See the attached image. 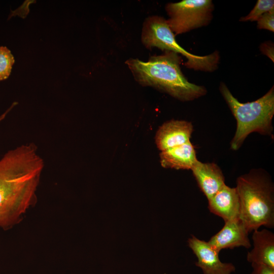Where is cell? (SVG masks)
<instances>
[{
  "mask_svg": "<svg viewBox=\"0 0 274 274\" xmlns=\"http://www.w3.org/2000/svg\"><path fill=\"white\" fill-rule=\"evenodd\" d=\"M44 167L35 145H22L0 159V227L11 228L36 202Z\"/></svg>",
  "mask_w": 274,
  "mask_h": 274,
  "instance_id": "6da1fadb",
  "label": "cell"
},
{
  "mask_svg": "<svg viewBox=\"0 0 274 274\" xmlns=\"http://www.w3.org/2000/svg\"><path fill=\"white\" fill-rule=\"evenodd\" d=\"M179 54L164 51L150 57L147 61L129 58L125 64L134 79L141 85L151 86L182 101H191L206 94L202 86L189 82L182 73Z\"/></svg>",
  "mask_w": 274,
  "mask_h": 274,
  "instance_id": "7a4b0ae2",
  "label": "cell"
},
{
  "mask_svg": "<svg viewBox=\"0 0 274 274\" xmlns=\"http://www.w3.org/2000/svg\"><path fill=\"white\" fill-rule=\"evenodd\" d=\"M236 188L239 197V219L251 232L262 226H274V187L268 174L252 169L239 177Z\"/></svg>",
  "mask_w": 274,
  "mask_h": 274,
  "instance_id": "3957f363",
  "label": "cell"
},
{
  "mask_svg": "<svg viewBox=\"0 0 274 274\" xmlns=\"http://www.w3.org/2000/svg\"><path fill=\"white\" fill-rule=\"evenodd\" d=\"M219 90L237 123L236 130L230 143L231 149L237 150L251 133L270 135L274 115V88L259 99L240 102L232 94L226 84L221 82Z\"/></svg>",
  "mask_w": 274,
  "mask_h": 274,
  "instance_id": "277c9868",
  "label": "cell"
},
{
  "mask_svg": "<svg viewBox=\"0 0 274 274\" xmlns=\"http://www.w3.org/2000/svg\"><path fill=\"white\" fill-rule=\"evenodd\" d=\"M141 40L148 49L156 47L163 51L181 54L187 60L184 63L187 68L206 72H212L218 68L220 58L218 51L204 56L189 53L177 42L175 36L170 29L166 19L162 17L152 16L145 19Z\"/></svg>",
  "mask_w": 274,
  "mask_h": 274,
  "instance_id": "5b68a950",
  "label": "cell"
},
{
  "mask_svg": "<svg viewBox=\"0 0 274 274\" xmlns=\"http://www.w3.org/2000/svg\"><path fill=\"white\" fill-rule=\"evenodd\" d=\"M211 0H183L165 6L167 24L175 36L208 25L213 18Z\"/></svg>",
  "mask_w": 274,
  "mask_h": 274,
  "instance_id": "8992f818",
  "label": "cell"
},
{
  "mask_svg": "<svg viewBox=\"0 0 274 274\" xmlns=\"http://www.w3.org/2000/svg\"><path fill=\"white\" fill-rule=\"evenodd\" d=\"M188 245L197 258L196 266L203 274H231L235 267L231 263L222 262L219 257V252L209 242L192 235Z\"/></svg>",
  "mask_w": 274,
  "mask_h": 274,
  "instance_id": "52a82bcc",
  "label": "cell"
},
{
  "mask_svg": "<svg viewBox=\"0 0 274 274\" xmlns=\"http://www.w3.org/2000/svg\"><path fill=\"white\" fill-rule=\"evenodd\" d=\"M249 232L239 218L225 222L223 228L208 241L219 252L222 249L249 248Z\"/></svg>",
  "mask_w": 274,
  "mask_h": 274,
  "instance_id": "ba28073f",
  "label": "cell"
},
{
  "mask_svg": "<svg viewBox=\"0 0 274 274\" xmlns=\"http://www.w3.org/2000/svg\"><path fill=\"white\" fill-rule=\"evenodd\" d=\"M191 122L184 120H171L162 125L157 131L155 142L161 151L190 142L193 132Z\"/></svg>",
  "mask_w": 274,
  "mask_h": 274,
  "instance_id": "9c48e42d",
  "label": "cell"
},
{
  "mask_svg": "<svg viewBox=\"0 0 274 274\" xmlns=\"http://www.w3.org/2000/svg\"><path fill=\"white\" fill-rule=\"evenodd\" d=\"M208 200V209L224 222L239 218L240 206L236 187L226 184Z\"/></svg>",
  "mask_w": 274,
  "mask_h": 274,
  "instance_id": "30bf717a",
  "label": "cell"
},
{
  "mask_svg": "<svg viewBox=\"0 0 274 274\" xmlns=\"http://www.w3.org/2000/svg\"><path fill=\"white\" fill-rule=\"evenodd\" d=\"M191 170L198 187L208 199L225 185L221 169L214 163H202L198 160Z\"/></svg>",
  "mask_w": 274,
  "mask_h": 274,
  "instance_id": "8fae6325",
  "label": "cell"
},
{
  "mask_svg": "<svg viewBox=\"0 0 274 274\" xmlns=\"http://www.w3.org/2000/svg\"><path fill=\"white\" fill-rule=\"evenodd\" d=\"M253 248L247 255V261L274 268V234L266 229L253 231Z\"/></svg>",
  "mask_w": 274,
  "mask_h": 274,
  "instance_id": "7c38bea8",
  "label": "cell"
},
{
  "mask_svg": "<svg viewBox=\"0 0 274 274\" xmlns=\"http://www.w3.org/2000/svg\"><path fill=\"white\" fill-rule=\"evenodd\" d=\"M160 163L164 168L192 169L198 161L194 147L190 142L161 151Z\"/></svg>",
  "mask_w": 274,
  "mask_h": 274,
  "instance_id": "4fadbf2b",
  "label": "cell"
},
{
  "mask_svg": "<svg viewBox=\"0 0 274 274\" xmlns=\"http://www.w3.org/2000/svg\"><path fill=\"white\" fill-rule=\"evenodd\" d=\"M272 10H274V1L258 0L250 12L246 16L241 17L239 21L241 22L257 21L263 14Z\"/></svg>",
  "mask_w": 274,
  "mask_h": 274,
  "instance_id": "5bb4252c",
  "label": "cell"
},
{
  "mask_svg": "<svg viewBox=\"0 0 274 274\" xmlns=\"http://www.w3.org/2000/svg\"><path fill=\"white\" fill-rule=\"evenodd\" d=\"M14 62L11 51L6 46H0V81L9 77Z\"/></svg>",
  "mask_w": 274,
  "mask_h": 274,
  "instance_id": "9a60e30c",
  "label": "cell"
},
{
  "mask_svg": "<svg viewBox=\"0 0 274 274\" xmlns=\"http://www.w3.org/2000/svg\"><path fill=\"white\" fill-rule=\"evenodd\" d=\"M257 28L274 31V10L263 14L257 21Z\"/></svg>",
  "mask_w": 274,
  "mask_h": 274,
  "instance_id": "2e32d148",
  "label": "cell"
},
{
  "mask_svg": "<svg viewBox=\"0 0 274 274\" xmlns=\"http://www.w3.org/2000/svg\"><path fill=\"white\" fill-rule=\"evenodd\" d=\"M251 265L253 268L251 274H274V268L267 266L255 263H252Z\"/></svg>",
  "mask_w": 274,
  "mask_h": 274,
  "instance_id": "e0dca14e",
  "label": "cell"
},
{
  "mask_svg": "<svg viewBox=\"0 0 274 274\" xmlns=\"http://www.w3.org/2000/svg\"><path fill=\"white\" fill-rule=\"evenodd\" d=\"M260 49L262 53L267 56L272 61H274L273 44L271 42H266L261 44Z\"/></svg>",
  "mask_w": 274,
  "mask_h": 274,
  "instance_id": "ac0fdd59",
  "label": "cell"
},
{
  "mask_svg": "<svg viewBox=\"0 0 274 274\" xmlns=\"http://www.w3.org/2000/svg\"><path fill=\"white\" fill-rule=\"evenodd\" d=\"M17 104V102H14L12 106L6 111L1 116H0V123L6 117L7 114L11 111V110Z\"/></svg>",
  "mask_w": 274,
  "mask_h": 274,
  "instance_id": "d6986e66",
  "label": "cell"
}]
</instances>
